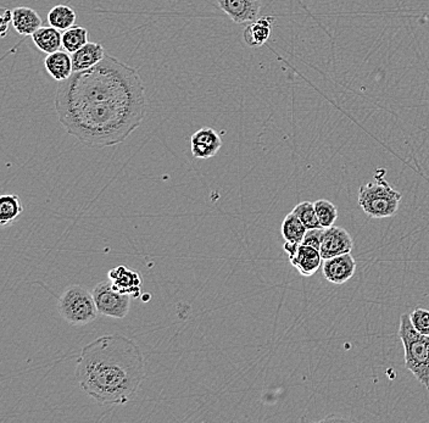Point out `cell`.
<instances>
[{
  "label": "cell",
  "instance_id": "1",
  "mask_svg": "<svg viewBox=\"0 0 429 423\" xmlns=\"http://www.w3.org/2000/svg\"><path fill=\"white\" fill-rule=\"evenodd\" d=\"M147 105L138 71L108 54L98 65L59 82L55 98L66 132L99 149L124 143L142 125Z\"/></svg>",
  "mask_w": 429,
  "mask_h": 423
},
{
  "label": "cell",
  "instance_id": "2",
  "mask_svg": "<svg viewBox=\"0 0 429 423\" xmlns=\"http://www.w3.org/2000/svg\"><path fill=\"white\" fill-rule=\"evenodd\" d=\"M74 374L79 387L100 405H124L137 397L145 361L134 340L110 334L82 349Z\"/></svg>",
  "mask_w": 429,
  "mask_h": 423
},
{
  "label": "cell",
  "instance_id": "3",
  "mask_svg": "<svg viewBox=\"0 0 429 423\" xmlns=\"http://www.w3.org/2000/svg\"><path fill=\"white\" fill-rule=\"evenodd\" d=\"M399 337L404 347L405 367L429 390V335L419 333L411 324L410 315L403 314Z\"/></svg>",
  "mask_w": 429,
  "mask_h": 423
},
{
  "label": "cell",
  "instance_id": "4",
  "mask_svg": "<svg viewBox=\"0 0 429 423\" xmlns=\"http://www.w3.org/2000/svg\"><path fill=\"white\" fill-rule=\"evenodd\" d=\"M385 169H378L375 182L361 185L359 190L361 209L373 219H388L394 216L403 199L401 193L385 181Z\"/></svg>",
  "mask_w": 429,
  "mask_h": 423
},
{
  "label": "cell",
  "instance_id": "5",
  "mask_svg": "<svg viewBox=\"0 0 429 423\" xmlns=\"http://www.w3.org/2000/svg\"><path fill=\"white\" fill-rule=\"evenodd\" d=\"M58 311L65 321L74 326L90 324L99 315L93 293L82 285L65 289L58 300Z\"/></svg>",
  "mask_w": 429,
  "mask_h": 423
},
{
  "label": "cell",
  "instance_id": "6",
  "mask_svg": "<svg viewBox=\"0 0 429 423\" xmlns=\"http://www.w3.org/2000/svg\"><path fill=\"white\" fill-rule=\"evenodd\" d=\"M92 293L99 314L113 319H124L129 315L132 297L120 293L110 279L97 284Z\"/></svg>",
  "mask_w": 429,
  "mask_h": 423
},
{
  "label": "cell",
  "instance_id": "7",
  "mask_svg": "<svg viewBox=\"0 0 429 423\" xmlns=\"http://www.w3.org/2000/svg\"><path fill=\"white\" fill-rule=\"evenodd\" d=\"M353 249H354V240L346 229L338 226L325 229L320 249L323 260L334 258L338 255L349 254Z\"/></svg>",
  "mask_w": 429,
  "mask_h": 423
},
{
  "label": "cell",
  "instance_id": "8",
  "mask_svg": "<svg viewBox=\"0 0 429 423\" xmlns=\"http://www.w3.org/2000/svg\"><path fill=\"white\" fill-rule=\"evenodd\" d=\"M221 10L237 24H250L257 20L261 11L262 0H218Z\"/></svg>",
  "mask_w": 429,
  "mask_h": 423
},
{
  "label": "cell",
  "instance_id": "9",
  "mask_svg": "<svg viewBox=\"0 0 429 423\" xmlns=\"http://www.w3.org/2000/svg\"><path fill=\"white\" fill-rule=\"evenodd\" d=\"M355 271L356 261L351 253L325 259L322 263L323 277L333 284L346 283L354 277Z\"/></svg>",
  "mask_w": 429,
  "mask_h": 423
},
{
  "label": "cell",
  "instance_id": "10",
  "mask_svg": "<svg viewBox=\"0 0 429 423\" xmlns=\"http://www.w3.org/2000/svg\"><path fill=\"white\" fill-rule=\"evenodd\" d=\"M222 147L221 135L211 127H202L193 133L191 140L192 155L197 160H207L218 155Z\"/></svg>",
  "mask_w": 429,
  "mask_h": 423
},
{
  "label": "cell",
  "instance_id": "11",
  "mask_svg": "<svg viewBox=\"0 0 429 423\" xmlns=\"http://www.w3.org/2000/svg\"><path fill=\"white\" fill-rule=\"evenodd\" d=\"M109 279L116 290L127 294L132 298H139L142 294V279L138 272L126 266H116L109 271Z\"/></svg>",
  "mask_w": 429,
  "mask_h": 423
},
{
  "label": "cell",
  "instance_id": "12",
  "mask_svg": "<svg viewBox=\"0 0 429 423\" xmlns=\"http://www.w3.org/2000/svg\"><path fill=\"white\" fill-rule=\"evenodd\" d=\"M291 263L298 272L304 277H311L318 271L322 266V255L320 250L315 249L309 245H299L296 255L291 258Z\"/></svg>",
  "mask_w": 429,
  "mask_h": 423
},
{
  "label": "cell",
  "instance_id": "13",
  "mask_svg": "<svg viewBox=\"0 0 429 423\" xmlns=\"http://www.w3.org/2000/svg\"><path fill=\"white\" fill-rule=\"evenodd\" d=\"M105 56L106 54H105L103 44L88 42L81 49L71 54L74 72H81V71L92 69L94 66L98 65Z\"/></svg>",
  "mask_w": 429,
  "mask_h": 423
},
{
  "label": "cell",
  "instance_id": "14",
  "mask_svg": "<svg viewBox=\"0 0 429 423\" xmlns=\"http://www.w3.org/2000/svg\"><path fill=\"white\" fill-rule=\"evenodd\" d=\"M276 19L273 16H264L252 21L243 32V40L250 48H259L266 43L271 35L272 26Z\"/></svg>",
  "mask_w": 429,
  "mask_h": 423
},
{
  "label": "cell",
  "instance_id": "15",
  "mask_svg": "<svg viewBox=\"0 0 429 423\" xmlns=\"http://www.w3.org/2000/svg\"><path fill=\"white\" fill-rule=\"evenodd\" d=\"M45 70L55 81L63 82L70 78L74 74L72 58L69 51L58 50L47 55L44 60Z\"/></svg>",
  "mask_w": 429,
  "mask_h": 423
},
{
  "label": "cell",
  "instance_id": "16",
  "mask_svg": "<svg viewBox=\"0 0 429 423\" xmlns=\"http://www.w3.org/2000/svg\"><path fill=\"white\" fill-rule=\"evenodd\" d=\"M42 17L37 11L29 6H17L13 10V24L16 32L21 35H32L42 27Z\"/></svg>",
  "mask_w": 429,
  "mask_h": 423
},
{
  "label": "cell",
  "instance_id": "17",
  "mask_svg": "<svg viewBox=\"0 0 429 423\" xmlns=\"http://www.w3.org/2000/svg\"><path fill=\"white\" fill-rule=\"evenodd\" d=\"M35 47L45 54H51L63 47V33L53 26H42L31 35Z\"/></svg>",
  "mask_w": 429,
  "mask_h": 423
},
{
  "label": "cell",
  "instance_id": "18",
  "mask_svg": "<svg viewBox=\"0 0 429 423\" xmlns=\"http://www.w3.org/2000/svg\"><path fill=\"white\" fill-rule=\"evenodd\" d=\"M24 211L20 197L15 194L1 195L0 198V224L9 226L20 217Z\"/></svg>",
  "mask_w": 429,
  "mask_h": 423
},
{
  "label": "cell",
  "instance_id": "19",
  "mask_svg": "<svg viewBox=\"0 0 429 423\" xmlns=\"http://www.w3.org/2000/svg\"><path fill=\"white\" fill-rule=\"evenodd\" d=\"M76 20V11L71 6L65 4L55 6L48 13V24L59 31H66L74 27Z\"/></svg>",
  "mask_w": 429,
  "mask_h": 423
},
{
  "label": "cell",
  "instance_id": "20",
  "mask_svg": "<svg viewBox=\"0 0 429 423\" xmlns=\"http://www.w3.org/2000/svg\"><path fill=\"white\" fill-rule=\"evenodd\" d=\"M281 231L282 235H283L286 242L301 244L307 229H306L305 224L301 222L300 219L291 211V214L286 215L283 219Z\"/></svg>",
  "mask_w": 429,
  "mask_h": 423
},
{
  "label": "cell",
  "instance_id": "21",
  "mask_svg": "<svg viewBox=\"0 0 429 423\" xmlns=\"http://www.w3.org/2000/svg\"><path fill=\"white\" fill-rule=\"evenodd\" d=\"M88 31L81 26H74L69 30L64 31L63 33V47L70 54H74V51L81 49L83 45L88 43Z\"/></svg>",
  "mask_w": 429,
  "mask_h": 423
},
{
  "label": "cell",
  "instance_id": "22",
  "mask_svg": "<svg viewBox=\"0 0 429 423\" xmlns=\"http://www.w3.org/2000/svg\"><path fill=\"white\" fill-rule=\"evenodd\" d=\"M314 204L321 227L330 229L332 226H334V222L338 219V208L336 205L327 199L316 200Z\"/></svg>",
  "mask_w": 429,
  "mask_h": 423
},
{
  "label": "cell",
  "instance_id": "23",
  "mask_svg": "<svg viewBox=\"0 0 429 423\" xmlns=\"http://www.w3.org/2000/svg\"><path fill=\"white\" fill-rule=\"evenodd\" d=\"M293 213L305 224L307 229H322L316 214L315 204L311 201H301L293 209Z\"/></svg>",
  "mask_w": 429,
  "mask_h": 423
},
{
  "label": "cell",
  "instance_id": "24",
  "mask_svg": "<svg viewBox=\"0 0 429 423\" xmlns=\"http://www.w3.org/2000/svg\"><path fill=\"white\" fill-rule=\"evenodd\" d=\"M410 320H411L414 329L419 333L429 335V310L422 309V308L414 309L410 314Z\"/></svg>",
  "mask_w": 429,
  "mask_h": 423
},
{
  "label": "cell",
  "instance_id": "25",
  "mask_svg": "<svg viewBox=\"0 0 429 423\" xmlns=\"http://www.w3.org/2000/svg\"><path fill=\"white\" fill-rule=\"evenodd\" d=\"M325 229H312L306 231L305 237L302 239L301 244L309 245L315 249H321V243H322V235H323Z\"/></svg>",
  "mask_w": 429,
  "mask_h": 423
},
{
  "label": "cell",
  "instance_id": "26",
  "mask_svg": "<svg viewBox=\"0 0 429 423\" xmlns=\"http://www.w3.org/2000/svg\"><path fill=\"white\" fill-rule=\"evenodd\" d=\"M1 25H0V33L1 37H6V32L10 24H13V10H8L6 8L1 9Z\"/></svg>",
  "mask_w": 429,
  "mask_h": 423
}]
</instances>
